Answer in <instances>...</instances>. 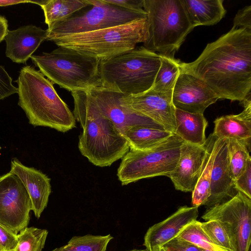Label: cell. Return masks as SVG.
<instances>
[{
    "label": "cell",
    "mask_w": 251,
    "mask_h": 251,
    "mask_svg": "<svg viewBox=\"0 0 251 251\" xmlns=\"http://www.w3.org/2000/svg\"><path fill=\"white\" fill-rule=\"evenodd\" d=\"M147 18L94 31L51 40L58 47L104 60L131 50L147 38Z\"/></svg>",
    "instance_id": "obj_7"
},
{
    "label": "cell",
    "mask_w": 251,
    "mask_h": 251,
    "mask_svg": "<svg viewBox=\"0 0 251 251\" xmlns=\"http://www.w3.org/2000/svg\"><path fill=\"white\" fill-rule=\"evenodd\" d=\"M180 68L201 79L219 97L242 101L251 96V31L232 28Z\"/></svg>",
    "instance_id": "obj_1"
},
{
    "label": "cell",
    "mask_w": 251,
    "mask_h": 251,
    "mask_svg": "<svg viewBox=\"0 0 251 251\" xmlns=\"http://www.w3.org/2000/svg\"><path fill=\"white\" fill-rule=\"evenodd\" d=\"M158 251H165L164 250V249L163 248H162Z\"/></svg>",
    "instance_id": "obj_41"
},
{
    "label": "cell",
    "mask_w": 251,
    "mask_h": 251,
    "mask_svg": "<svg viewBox=\"0 0 251 251\" xmlns=\"http://www.w3.org/2000/svg\"><path fill=\"white\" fill-rule=\"evenodd\" d=\"M251 145L234 139H228L230 177L234 181L245 168L249 157Z\"/></svg>",
    "instance_id": "obj_28"
},
{
    "label": "cell",
    "mask_w": 251,
    "mask_h": 251,
    "mask_svg": "<svg viewBox=\"0 0 251 251\" xmlns=\"http://www.w3.org/2000/svg\"><path fill=\"white\" fill-rule=\"evenodd\" d=\"M160 65V55L144 46L100 61L102 86L134 96L150 89Z\"/></svg>",
    "instance_id": "obj_4"
},
{
    "label": "cell",
    "mask_w": 251,
    "mask_h": 251,
    "mask_svg": "<svg viewBox=\"0 0 251 251\" xmlns=\"http://www.w3.org/2000/svg\"><path fill=\"white\" fill-rule=\"evenodd\" d=\"M237 193L230 176L228 139L217 138L211 170L210 195L204 205L207 209L224 203Z\"/></svg>",
    "instance_id": "obj_15"
},
{
    "label": "cell",
    "mask_w": 251,
    "mask_h": 251,
    "mask_svg": "<svg viewBox=\"0 0 251 251\" xmlns=\"http://www.w3.org/2000/svg\"><path fill=\"white\" fill-rule=\"evenodd\" d=\"M241 102L244 108L241 113L223 116L215 120L212 134L218 138L234 139L251 145V96Z\"/></svg>",
    "instance_id": "obj_20"
},
{
    "label": "cell",
    "mask_w": 251,
    "mask_h": 251,
    "mask_svg": "<svg viewBox=\"0 0 251 251\" xmlns=\"http://www.w3.org/2000/svg\"><path fill=\"white\" fill-rule=\"evenodd\" d=\"M203 231L216 245L230 251H234L229 238L222 226L216 220L201 222Z\"/></svg>",
    "instance_id": "obj_31"
},
{
    "label": "cell",
    "mask_w": 251,
    "mask_h": 251,
    "mask_svg": "<svg viewBox=\"0 0 251 251\" xmlns=\"http://www.w3.org/2000/svg\"><path fill=\"white\" fill-rule=\"evenodd\" d=\"M18 242V234L0 225V251H13Z\"/></svg>",
    "instance_id": "obj_34"
},
{
    "label": "cell",
    "mask_w": 251,
    "mask_h": 251,
    "mask_svg": "<svg viewBox=\"0 0 251 251\" xmlns=\"http://www.w3.org/2000/svg\"><path fill=\"white\" fill-rule=\"evenodd\" d=\"M18 93V88L12 84V78L4 67L0 66V100Z\"/></svg>",
    "instance_id": "obj_33"
},
{
    "label": "cell",
    "mask_w": 251,
    "mask_h": 251,
    "mask_svg": "<svg viewBox=\"0 0 251 251\" xmlns=\"http://www.w3.org/2000/svg\"><path fill=\"white\" fill-rule=\"evenodd\" d=\"M8 26L7 19L4 17L0 15V43L4 40L8 30Z\"/></svg>",
    "instance_id": "obj_38"
},
{
    "label": "cell",
    "mask_w": 251,
    "mask_h": 251,
    "mask_svg": "<svg viewBox=\"0 0 251 251\" xmlns=\"http://www.w3.org/2000/svg\"><path fill=\"white\" fill-rule=\"evenodd\" d=\"M124 95L102 86L87 92H82L87 105L95 113L113 122L123 136L128 128L134 126H146L165 130L151 119L126 106L122 100Z\"/></svg>",
    "instance_id": "obj_11"
},
{
    "label": "cell",
    "mask_w": 251,
    "mask_h": 251,
    "mask_svg": "<svg viewBox=\"0 0 251 251\" xmlns=\"http://www.w3.org/2000/svg\"><path fill=\"white\" fill-rule=\"evenodd\" d=\"M174 133L146 126H134L128 128L124 137L129 149L139 151L151 149L164 142Z\"/></svg>",
    "instance_id": "obj_23"
},
{
    "label": "cell",
    "mask_w": 251,
    "mask_h": 251,
    "mask_svg": "<svg viewBox=\"0 0 251 251\" xmlns=\"http://www.w3.org/2000/svg\"><path fill=\"white\" fill-rule=\"evenodd\" d=\"M73 115L83 129L78 147L82 155L95 166H110L129 150L127 140L113 122L93 111L79 92H71Z\"/></svg>",
    "instance_id": "obj_3"
},
{
    "label": "cell",
    "mask_w": 251,
    "mask_h": 251,
    "mask_svg": "<svg viewBox=\"0 0 251 251\" xmlns=\"http://www.w3.org/2000/svg\"><path fill=\"white\" fill-rule=\"evenodd\" d=\"M234 28H244L251 31V5L238 11L233 19Z\"/></svg>",
    "instance_id": "obj_35"
},
{
    "label": "cell",
    "mask_w": 251,
    "mask_h": 251,
    "mask_svg": "<svg viewBox=\"0 0 251 251\" xmlns=\"http://www.w3.org/2000/svg\"><path fill=\"white\" fill-rule=\"evenodd\" d=\"M217 137L212 133L206 139V152L197 184L192 192V206L204 205L210 195V182L212 165L215 153Z\"/></svg>",
    "instance_id": "obj_24"
},
{
    "label": "cell",
    "mask_w": 251,
    "mask_h": 251,
    "mask_svg": "<svg viewBox=\"0 0 251 251\" xmlns=\"http://www.w3.org/2000/svg\"><path fill=\"white\" fill-rule=\"evenodd\" d=\"M129 251H148L146 249V250H137V249H134L132 250H130Z\"/></svg>",
    "instance_id": "obj_40"
},
{
    "label": "cell",
    "mask_w": 251,
    "mask_h": 251,
    "mask_svg": "<svg viewBox=\"0 0 251 251\" xmlns=\"http://www.w3.org/2000/svg\"><path fill=\"white\" fill-rule=\"evenodd\" d=\"M234 189L251 199V157L247 160L245 169L233 181Z\"/></svg>",
    "instance_id": "obj_32"
},
{
    "label": "cell",
    "mask_w": 251,
    "mask_h": 251,
    "mask_svg": "<svg viewBox=\"0 0 251 251\" xmlns=\"http://www.w3.org/2000/svg\"><path fill=\"white\" fill-rule=\"evenodd\" d=\"M160 56V65L151 88L158 92L173 91L179 74L180 61L174 57Z\"/></svg>",
    "instance_id": "obj_26"
},
{
    "label": "cell",
    "mask_w": 251,
    "mask_h": 251,
    "mask_svg": "<svg viewBox=\"0 0 251 251\" xmlns=\"http://www.w3.org/2000/svg\"><path fill=\"white\" fill-rule=\"evenodd\" d=\"M203 251H205V250H204Z\"/></svg>",
    "instance_id": "obj_43"
},
{
    "label": "cell",
    "mask_w": 251,
    "mask_h": 251,
    "mask_svg": "<svg viewBox=\"0 0 251 251\" xmlns=\"http://www.w3.org/2000/svg\"><path fill=\"white\" fill-rule=\"evenodd\" d=\"M1 149V147H0V151Z\"/></svg>",
    "instance_id": "obj_42"
},
{
    "label": "cell",
    "mask_w": 251,
    "mask_h": 251,
    "mask_svg": "<svg viewBox=\"0 0 251 251\" xmlns=\"http://www.w3.org/2000/svg\"><path fill=\"white\" fill-rule=\"evenodd\" d=\"M30 2L27 0H0V6H6L23 3Z\"/></svg>",
    "instance_id": "obj_39"
},
{
    "label": "cell",
    "mask_w": 251,
    "mask_h": 251,
    "mask_svg": "<svg viewBox=\"0 0 251 251\" xmlns=\"http://www.w3.org/2000/svg\"><path fill=\"white\" fill-rule=\"evenodd\" d=\"M181 1L194 27L215 25L225 17L226 13L223 4V0Z\"/></svg>",
    "instance_id": "obj_21"
},
{
    "label": "cell",
    "mask_w": 251,
    "mask_h": 251,
    "mask_svg": "<svg viewBox=\"0 0 251 251\" xmlns=\"http://www.w3.org/2000/svg\"><path fill=\"white\" fill-rule=\"evenodd\" d=\"M219 99L200 78L180 68L173 90L172 101L176 109L191 113L203 114L210 105Z\"/></svg>",
    "instance_id": "obj_13"
},
{
    "label": "cell",
    "mask_w": 251,
    "mask_h": 251,
    "mask_svg": "<svg viewBox=\"0 0 251 251\" xmlns=\"http://www.w3.org/2000/svg\"><path fill=\"white\" fill-rule=\"evenodd\" d=\"M206 143L200 146L183 142L175 169L168 175L176 190L192 192L199 179L205 153Z\"/></svg>",
    "instance_id": "obj_16"
},
{
    "label": "cell",
    "mask_w": 251,
    "mask_h": 251,
    "mask_svg": "<svg viewBox=\"0 0 251 251\" xmlns=\"http://www.w3.org/2000/svg\"><path fill=\"white\" fill-rule=\"evenodd\" d=\"M30 58L39 71L53 84L71 92H89L102 86L100 61L74 50L58 47L50 52Z\"/></svg>",
    "instance_id": "obj_5"
},
{
    "label": "cell",
    "mask_w": 251,
    "mask_h": 251,
    "mask_svg": "<svg viewBox=\"0 0 251 251\" xmlns=\"http://www.w3.org/2000/svg\"><path fill=\"white\" fill-rule=\"evenodd\" d=\"M177 237L190 242L203 250L230 251L214 244L201 228V222L197 220L186 226Z\"/></svg>",
    "instance_id": "obj_29"
},
{
    "label": "cell",
    "mask_w": 251,
    "mask_h": 251,
    "mask_svg": "<svg viewBox=\"0 0 251 251\" xmlns=\"http://www.w3.org/2000/svg\"><path fill=\"white\" fill-rule=\"evenodd\" d=\"M9 172L17 176L24 185L30 197L31 210L39 218L51 193L50 178L41 171L24 165L16 158L11 160Z\"/></svg>",
    "instance_id": "obj_18"
},
{
    "label": "cell",
    "mask_w": 251,
    "mask_h": 251,
    "mask_svg": "<svg viewBox=\"0 0 251 251\" xmlns=\"http://www.w3.org/2000/svg\"><path fill=\"white\" fill-rule=\"evenodd\" d=\"M173 91L158 92L151 88L134 96L125 94L123 103L128 108L148 117L174 133L176 129L175 110L172 101Z\"/></svg>",
    "instance_id": "obj_14"
},
{
    "label": "cell",
    "mask_w": 251,
    "mask_h": 251,
    "mask_svg": "<svg viewBox=\"0 0 251 251\" xmlns=\"http://www.w3.org/2000/svg\"><path fill=\"white\" fill-rule=\"evenodd\" d=\"M89 5L48 26L47 40L126 24L147 18V13L127 10L106 0H87Z\"/></svg>",
    "instance_id": "obj_8"
},
{
    "label": "cell",
    "mask_w": 251,
    "mask_h": 251,
    "mask_svg": "<svg viewBox=\"0 0 251 251\" xmlns=\"http://www.w3.org/2000/svg\"><path fill=\"white\" fill-rule=\"evenodd\" d=\"M147 13V49L174 57L175 53L193 29L181 0H144Z\"/></svg>",
    "instance_id": "obj_6"
},
{
    "label": "cell",
    "mask_w": 251,
    "mask_h": 251,
    "mask_svg": "<svg viewBox=\"0 0 251 251\" xmlns=\"http://www.w3.org/2000/svg\"><path fill=\"white\" fill-rule=\"evenodd\" d=\"M31 202L19 177L10 172L0 176V225L16 234L27 227Z\"/></svg>",
    "instance_id": "obj_12"
},
{
    "label": "cell",
    "mask_w": 251,
    "mask_h": 251,
    "mask_svg": "<svg viewBox=\"0 0 251 251\" xmlns=\"http://www.w3.org/2000/svg\"><path fill=\"white\" fill-rule=\"evenodd\" d=\"M198 215V207H180L167 219L149 227L145 235L143 245L148 251H158L167 242L177 237L186 226L197 220Z\"/></svg>",
    "instance_id": "obj_17"
},
{
    "label": "cell",
    "mask_w": 251,
    "mask_h": 251,
    "mask_svg": "<svg viewBox=\"0 0 251 251\" xmlns=\"http://www.w3.org/2000/svg\"><path fill=\"white\" fill-rule=\"evenodd\" d=\"M175 115L174 134L184 142L204 146L206 142L205 131L208 123L203 114L191 113L176 108Z\"/></svg>",
    "instance_id": "obj_22"
},
{
    "label": "cell",
    "mask_w": 251,
    "mask_h": 251,
    "mask_svg": "<svg viewBox=\"0 0 251 251\" xmlns=\"http://www.w3.org/2000/svg\"><path fill=\"white\" fill-rule=\"evenodd\" d=\"M107 2L123 8L140 11L144 10V0H106Z\"/></svg>",
    "instance_id": "obj_37"
},
{
    "label": "cell",
    "mask_w": 251,
    "mask_h": 251,
    "mask_svg": "<svg viewBox=\"0 0 251 251\" xmlns=\"http://www.w3.org/2000/svg\"><path fill=\"white\" fill-rule=\"evenodd\" d=\"M48 234L45 229L26 227L18 234V244L13 251H42Z\"/></svg>",
    "instance_id": "obj_30"
},
{
    "label": "cell",
    "mask_w": 251,
    "mask_h": 251,
    "mask_svg": "<svg viewBox=\"0 0 251 251\" xmlns=\"http://www.w3.org/2000/svg\"><path fill=\"white\" fill-rule=\"evenodd\" d=\"M18 104L29 123L67 132L75 126L73 113L56 92L53 84L31 66L23 67L16 80Z\"/></svg>",
    "instance_id": "obj_2"
},
{
    "label": "cell",
    "mask_w": 251,
    "mask_h": 251,
    "mask_svg": "<svg viewBox=\"0 0 251 251\" xmlns=\"http://www.w3.org/2000/svg\"><path fill=\"white\" fill-rule=\"evenodd\" d=\"M112 239L110 234L75 236L66 245L51 251H106L108 244Z\"/></svg>",
    "instance_id": "obj_27"
},
{
    "label": "cell",
    "mask_w": 251,
    "mask_h": 251,
    "mask_svg": "<svg viewBox=\"0 0 251 251\" xmlns=\"http://www.w3.org/2000/svg\"><path fill=\"white\" fill-rule=\"evenodd\" d=\"M165 251H203L202 249L187 241L176 237L162 247Z\"/></svg>",
    "instance_id": "obj_36"
},
{
    "label": "cell",
    "mask_w": 251,
    "mask_h": 251,
    "mask_svg": "<svg viewBox=\"0 0 251 251\" xmlns=\"http://www.w3.org/2000/svg\"><path fill=\"white\" fill-rule=\"evenodd\" d=\"M201 218L216 220L226 230L234 251H250L251 199L237 192L228 201L206 209Z\"/></svg>",
    "instance_id": "obj_10"
},
{
    "label": "cell",
    "mask_w": 251,
    "mask_h": 251,
    "mask_svg": "<svg viewBox=\"0 0 251 251\" xmlns=\"http://www.w3.org/2000/svg\"><path fill=\"white\" fill-rule=\"evenodd\" d=\"M89 5L87 0H45L40 6L49 26L64 19Z\"/></svg>",
    "instance_id": "obj_25"
},
{
    "label": "cell",
    "mask_w": 251,
    "mask_h": 251,
    "mask_svg": "<svg viewBox=\"0 0 251 251\" xmlns=\"http://www.w3.org/2000/svg\"><path fill=\"white\" fill-rule=\"evenodd\" d=\"M48 31L33 25L8 30L4 38L5 54L13 62L25 64L41 44L47 40Z\"/></svg>",
    "instance_id": "obj_19"
},
{
    "label": "cell",
    "mask_w": 251,
    "mask_h": 251,
    "mask_svg": "<svg viewBox=\"0 0 251 251\" xmlns=\"http://www.w3.org/2000/svg\"><path fill=\"white\" fill-rule=\"evenodd\" d=\"M184 141L173 134L164 142L150 150L130 149L122 158L117 176L122 185L140 179L168 176L176 168Z\"/></svg>",
    "instance_id": "obj_9"
}]
</instances>
